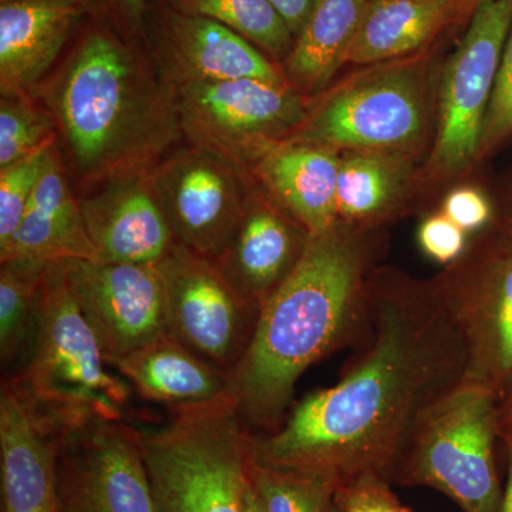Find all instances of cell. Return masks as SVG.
Wrapping results in <instances>:
<instances>
[{"label": "cell", "instance_id": "obj_1", "mask_svg": "<svg viewBox=\"0 0 512 512\" xmlns=\"http://www.w3.org/2000/svg\"><path fill=\"white\" fill-rule=\"evenodd\" d=\"M366 336L335 386L306 396L279 429L251 434L252 456L342 481L390 477L420 414L464 379L463 349L434 282L372 286Z\"/></svg>", "mask_w": 512, "mask_h": 512}, {"label": "cell", "instance_id": "obj_2", "mask_svg": "<svg viewBox=\"0 0 512 512\" xmlns=\"http://www.w3.org/2000/svg\"><path fill=\"white\" fill-rule=\"evenodd\" d=\"M32 94L53 117L57 144L82 191L151 170L184 137L175 87L141 36L103 12L84 22Z\"/></svg>", "mask_w": 512, "mask_h": 512}, {"label": "cell", "instance_id": "obj_3", "mask_svg": "<svg viewBox=\"0 0 512 512\" xmlns=\"http://www.w3.org/2000/svg\"><path fill=\"white\" fill-rule=\"evenodd\" d=\"M360 229L311 235L298 264L264 303L248 352L231 375L249 426L279 429L303 373L366 332L370 289Z\"/></svg>", "mask_w": 512, "mask_h": 512}, {"label": "cell", "instance_id": "obj_4", "mask_svg": "<svg viewBox=\"0 0 512 512\" xmlns=\"http://www.w3.org/2000/svg\"><path fill=\"white\" fill-rule=\"evenodd\" d=\"M64 264L46 268L35 335L22 369L8 379L37 412L67 431L97 419L123 420L131 386L109 372Z\"/></svg>", "mask_w": 512, "mask_h": 512}, {"label": "cell", "instance_id": "obj_5", "mask_svg": "<svg viewBox=\"0 0 512 512\" xmlns=\"http://www.w3.org/2000/svg\"><path fill=\"white\" fill-rule=\"evenodd\" d=\"M158 512H247L251 433L231 399L137 429Z\"/></svg>", "mask_w": 512, "mask_h": 512}, {"label": "cell", "instance_id": "obj_6", "mask_svg": "<svg viewBox=\"0 0 512 512\" xmlns=\"http://www.w3.org/2000/svg\"><path fill=\"white\" fill-rule=\"evenodd\" d=\"M500 402L490 387L461 380L420 414L390 476L397 471L404 484L440 491L463 512H498Z\"/></svg>", "mask_w": 512, "mask_h": 512}, {"label": "cell", "instance_id": "obj_7", "mask_svg": "<svg viewBox=\"0 0 512 512\" xmlns=\"http://www.w3.org/2000/svg\"><path fill=\"white\" fill-rule=\"evenodd\" d=\"M427 76V50L373 64L309 104L291 140L407 157L426 136Z\"/></svg>", "mask_w": 512, "mask_h": 512}, {"label": "cell", "instance_id": "obj_8", "mask_svg": "<svg viewBox=\"0 0 512 512\" xmlns=\"http://www.w3.org/2000/svg\"><path fill=\"white\" fill-rule=\"evenodd\" d=\"M175 94L190 146L247 173L298 133L309 109L291 84L259 79L180 84Z\"/></svg>", "mask_w": 512, "mask_h": 512}, {"label": "cell", "instance_id": "obj_9", "mask_svg": "<svg viewBox=\"0 0 512 512\" xmlns=\"http://www.w3.org/2000/svg\"><path fill=\"white\" fill-rule=\"evenodd\" d=\"M511 25L512 0H480L471 13L464 36L444 66L431 177H453L478 158Z\"/></svg>", "mask_w": 512, "mask_h": 512}, {"label": "cell", "instance_id": "obj_10", "mask_svg": "<svg viewBox=\"0 0 512 512\" xmlns=\"http://www.w3.org/2000/svg\"><path fill=\"white\" fill-rule=\"evenodd\" d=\"M434 284L460 339L463 380L503 400L512 390V238L461 256Z\"/></svg>", "mask_w": 512, "mask_h": 512}, {"label": "cell", "instance_id": "obj_11", "mask_svg": "<svg viewBox=\"0 0 512 512\" xmlns=\"http://www.w3.org/2000/svg\"><path fill=\"white\" fill-rule=\"evenodd\" d=\"M156 266L167 333L232 375L248 352L261 308L242 298L214 262L183 245H175Z\"/></svg>", "mask_w": 512, "mask_h": 512}, {"label": "cell", "instance_id": "obj_12", "mask_svg": "<svg viewBox=\"0 0 512 512\" xmlns=\"http://www.w3.org/2000/svg\"><path fill=\"white\" fill-rule=\"evenodd\" d=\"M62 512H158L137 429L97 419L63 434L57 456Z\"/></svg>", "mask_w": 512, "mask_h": 512}, {"label": "cell", "instance_id": "obj_13", "mask_svg": "<svg viewBox=\"0 0 512 512\" xmlns=\"http://www.w3.org/2000/svg\"><path fill=\"white\" fill-rule=\"evenodd\" d=\"M151 180L178 244L215 261L247 210V171L190 146L154 165Z\"/></svg>", "mask_w": 512, "mask_h": 512}, {"label": "cell", "instance_id": "obj_14", "mask_svg": "<svg viewBox=\"0 0 512 512\" xmlns=\"http://www.w3.org/2000/svg\"><path fill=\"white\" fill-rule=\"evenodd\" d=\"M141 39L158 72L174 87L239 79L288 83L282 67L247 37L160 0L148 2Z\"/></svg>", "mask_w": 512, "mask_h": 512}, {"label": "cell", "instance_id": "obj_15", "mask_svg": "<svg viewBox=\"0 0 512 512\" xmlns=\"http://www.w3.org/2000/svg\"><path fill=\"white\" fill-rule=\"evenodd\" d=\"M64 268L74 301L109 365L167 332L156 265L82 259L66 262Z\"/></svg>", "mask_w": 512, "mask_h": 512}, {"label": "cell", "instance_id": "obj_16", "mask_svg": "<svg viewBox=\"0 0 512 512\" xmlns=\"http://www.w3.org/2000/svg\"><path fill=\"white\" fill-rule=\"evenodd\" d=\"M97 261L157 265L178 244L151 170L117 175L79 194Z\"/></svg>", "mask_w": 512, "mask_h": 512}, {"label": "cell", "instance_id": "obj_17", "mask_svg": "<svg viewBox=\"0 0 512 512\" xmlns=\"http://www.w3.org/2000/svg\"><path fill=\"white\" fill-rule=\"evenodd\" d=\"M101 0H0V89L33 93Z\"/></svg>", "mask_w": 512, "mask_h": 512}, {"label": "cell", "instance_id": "obj_18", "mask_svg": "<svg viewBox=\"0 0 512 512\" xmlns=\"http://www.w3.org/2000/svg\"><path fill=\"white\" fill-rule=\"evenodd\" d=\"M62 429L23 399L9 379L0 389L3 512H62L57 456Z\"/></svg>", "mask_w": 512, "mask_h": 512}, {"label": "cell", "instance_id": "obj_19", "mask_svg": "<svg viewBox=\"0 0 512 512\" xmlns=\"http://www.w3.org/2000/svg\"><path fill=\"white\" fill-rule=\"evenodd\" d=\"M309 237L268 194L252 191L234 237L212 262L242 298L262 308L291 275Z\"/></svg>", "mask_w": 512, "mask_h": 512}, {"label": "cell", "instance_id": "obj_20", "mask_svg": "<svg viewBox=\"0 0 512 512\" xmlns=\"http://www.w3.org/2000/svg\"><path fill=\"white\" fill-rule=\"evenodd\" d=\"M59 144L50 151L32 200L0 262L37 266L94 261L96 251L84 222L79 194H74Z\"/></svg>", "mask_w": 512, "mask_h": 512}, {"label": "cell", "instance_id": "obj_21", "mask_svg": "<svg viewBox=\"0 0 512 512\" xmlns=\"http://www.w3.org/2000/svg\"><path fill=\"white\" fill-rule=\"evenodd\" d=\"M339 165L333 148L288 140L261 158L251 174L309 235H319L340 224Z\"/></svg>", "mask_w": 512, "mask_h": 512}, {"label": "cell", "instance_id": "obj_22", "mask_svg": "<svg viewBox=\"0 0 512 512\" xmlns=\"http://www.w3.org/2000/svg\"><path fill=\"white\" fill-rule=\"evenodd\" d=\"M111 367L144 400L171 409L231 399V375L195 355L170 333L119 357Z\"/></svg>", "mask_w": 512, "mask_h": 512}, {"label": "cell", "instance_id": "obj_23", "mask_svg": "<svg viewBox=\"0 0 512 512\" xmlns=\"http://www.w3.org/2000/svg\"><path fill=\"white\" fill-rule=\"evenodd\" d=\"M478 2L370 0L346 64L373 66L424 52L464 13H473Z\"/></svg>", "mask_w": 512, "mask_h": 512}, {"label": "cell", "instance_id": "obj_24", "mask_svg": "<svg viewBox=\"0 0 512 512\" xmlns=\"http://www.w3.org/2000/svg\"><path fill=\"white\" fill-rule=\"evenodd\" d=\"M370 0H318L282 63L286 80L303 96L320 92L345 66Z\"/></svg>", "mask_w": 512, "mask_h": 512}, {"label": "cell", "instance_id": "obj_25", "mask_svg": "<svg viewBox=\"0 0 512 512\" xmlns=\"http://www.w3.org/2000/svg\"><path fill=\"white\" fill-rule=\"evenodd\" d=\"M409 181L406 156L346 151L340 156L338 217L340 224L362 229L394 211Z\"/></svg>", "mask_w": 512, "mask_h": 512}, {"label": "cell", "instance_id": "obj_26", "mask_svg": "<svg viewBox=\"0 0 512 512\" xmlns=\"http://www.w3.org/2000/svg\"><path fill=\"white\" fill-rule=\"evenodd\" d=\"M248 478L261 512H336L342 480L330 471L275 466L249 453Z\"/></svg>", "mask_w": 512, "mask_h": 512}, {"label": "cell", "instance_id": "obj_27", "mask_svg": "<svg viewBox=\"0 0 512 512\" xmlns=\"http://www.w3.org/2000/svg\"><path fill=\"white\" fill-rule=\"evenodd\" d=\"M178 12L202 16L234 29L262 52L284 63L295 36L268 0H160Z\"/></svg>", "mask_w": 512, "mask_h": 512}, {"label": "cell", "instance_id": "obj_28", "mask_svg": "<svg viewBox=\"0 0 512 512\" xmlns=\"http://www.w3.org/2000/svg\"><path fill=\"white\" fill-rule=\"evenodd\" d=\"M49 266V265H47ZM47 266L5 262L0 271V359L3 367L25 357L35 335Z\"/></svg>", "mask_w": 512, "mask_h": 512}, {"label": "cell", "instance_id": "obj_29", "mask_svg": "<svg viewBox=\"0 0 512 512\" xmlns=\"http://www.w3.org/2000/svg\"><path fill=\"white\" fill-rule=\"evenodd\" d=\"M56 141L55 121L35 94H2L0 168Z\"/></svg>", "mask_w": 512, "mask_h": 512}, {"label": "cell", "instance_id": "obj_30", "mask_svg": "<svg viewBox=\"0 0 512 512\" xmlns=\"http://www.w3.org/2000/svg\"><path fill=\"white\" fill-rule=\"evenodd\" d=\"M56 143L47 144L35 153L0 168V252L5 251L15 237L47 157Z\"/></svg>", "mask_w": 512, "mask_h": 512}, {"label": "cell", "instance_id": "obj_31", "mask_svg": "<svg viewBox=\"0 0 512 512\" xmlns=\"http://www.w3.org/2000/svg\"><path fill=\"white\" fill-rule=\"evenodd\" d=\"M335 505L336 512H412L393 493L389 477L377 471L340 481Z\"/></svg>", "mask_w": 512, "mask_h": 512}, {"label": "cell", "instance_id": "obj_32", "mask_svg": "<svg viewBox=\"0 0 512 512\" xmlns=\"http://www.w3.org/2000/svg\"><path fill=\"white\" fill-rule=\"evenodd\" d=\"M512 131V25L505 42L493 96L485 116L478 157H483Z\"/></svg>", "mask_w": 512, "mask_h": 512}, {"label": "cell", "instance_id": "obj_33", "mask_svg": "<svg viewBox=\"0 0 512 512\" xmlns=\"http://www.w3.org/2000/svg\"><path fill=\"white\" fill-rule=\"evenodd\" d=\"M417 241L421 251L439 264L453 265L467 251V232L443 212L421 222Z\"/></svg>", "mask_w": 512, "mask_h": 512}, {"label": "cell", "instance_id": "obj_34", "mask_svg": "<svg viewBox=\"0 0 512 512\" xmlns=\"http://www.w3.org/2000/svg\"><path fill=\"white\" fill-rule=\"evenodd\" d=\"M443 214L463 231H477L490 221L491 205L476 188L461 187L447 195Z\"/></svg>", "mask_w": 512, "mask_h": 512}, {"label": "cell", "instance_id": "obj_35", "mask_svg": "<svg viewBox=\"0 0 512 512\" xmlns=\"http://www.w3.org/2000/svg\"><path fill=\"white\" fill-rule=\"evenodd\" d=\"M148 2L150 0H101L100 12L109 15L134 35L141 36Z\"/></svg>", "mask_w": 512, "mask_h": 512}, {"label": "cell", "instance_id": "obj_36", "mask_svg": "<svg viewBox=\"0 0 512 512\" xmlns=\"http://www.w3.org/2000/svg\"><path fill=\"white\" fill-rule=\"evenodd\" d=\"M276 12L285 20L292 35L298 37L309 16L315 9L318 0H268Z\"/></svg>", "mask_w": 512, "mask_h": 512}, {"label": "cell", "instance_id": "obj_37", "mask_svg": "<svg viewBox=\"0 0 512 512\" xmlns=\"http://www.w3.org/2000/svg\"><path fill=\"white\" fill-rule=\"evenodd\" d=\"M498 426L500 437L508 447H512V390L501 400L498 410Z\"/></svg>", "mask_w": 512, "mask_h": 512}, {"label": "cell", "instance_id": "obj_38", "mask_svg": "<svg viewBox=\"0 0 512 512\" xmlns=\"http://www.w3.org/2000/svg\"><path fill=\"white\" fill-rule=\"evenodd\" d=\"M508 456H510V467H508L507 487H505L503 498H501L498 512H512V447H508Z\"/></svg>", "mask_w": 512, "mask_h": 512}, {"label": "cell", "instance_id": "obj_39", "mask_svg": "<svg viewBox=\"0 0 512 512\" xmlns=\"http://www.w3.org/2000/svg\"><path fill=\"white\" fill-rule=\"evenodd\" d=\"M247 512H261L256 504L254 493H252L251 484H249L247 493Z\"/></svg>", "mask_w": 512, "mask_h": 512}]
</instances>
